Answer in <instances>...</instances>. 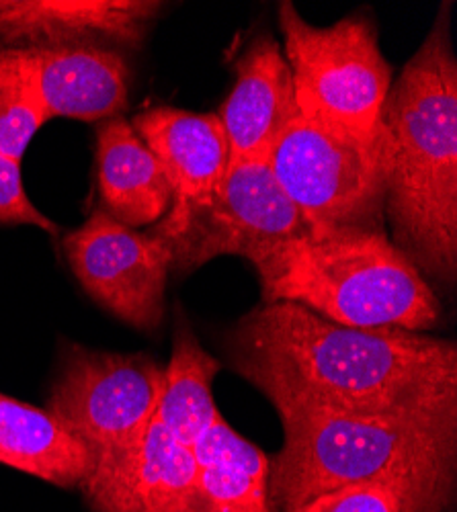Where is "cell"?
Instances as JSON below:
<instances>
[{"label":"cell","mask_w":457,"mask_h":512,"mask_svg":"<svg viewBox=\"0 0 457 512\" xmlns=\"http://www.w3.org/2000/svg\"><path fill=\"white\" fill-rule=\"evenodd\" d=\"M230 367L277 414L394 416L457 410L453 340L351 328L292 302L261 304L228 334Z\"/></svg>","instance_id":"cell-1"},{"label":"cell","mask_w":457,"mask_h":512,"mask_svg":"<svg viewBox=\"0 0 457 512\" xmlns=\"http://www.w3.org/2000/svg\"><path fill=\"white\" fill-rule=\"evenodd\" d=\"M386 138L384 218L392 242L425 277L457 273V60L449 5L402 68L382 109Z\"/></svg>","instance_id":"cell-2"},{"label":"cell","mask_w":457,"mask_h":512,"mask_svg":"<svg viewBox=\"0 0 457 512\" xmlns=\"http://www.w3.org/2000/svg\"><path fill=\"white\" fill-rule=\"evenodd\" d=\"M281 451L271 459L275 512L345 486L392 488L404 512H449L455 498L457 410L345 416L283 414Z\"/></svg>","instance_id":"cell-3"},{"label":"cell","mask_w":457,"mask_h":512,"mask_svg":"<svg viewBox=\"0 0 457 512\" xmlns=\"http://www.w3.org/2000/svg\"><path fill=\"white\" fill-rule=\"evenodd\" d=\"M263 304L292 302L351 328L425 332L439 324L435 291L382 228L316 230L253 252Z\"/></svg>","instance_id":"cell-4"},{"label":"cell","mask_w":457,"mask_h":512,"mask_svg":"<svg viewBox=\"0 0 457 512\" xmlns=\"http://www.w3.org/2000/svg\"><path fill=\"white\" fill-rule=\"evenodd\" d=\"M277 15L300 113L357 140L378 138L392 68L380 50L376 25L349 17L314 27L287 0Z\"/></svg>","instance_id":"cell-5"},{"label":"cell","mask_w":457,"mask_h":512,"mask_svg":"<svg viewBox=\"0 0 457 512\" xmlns=\"http://www.w3.org/2000/svg\"><path fill=\"white\" fill-rule=\"evenodd\" d=\"M384 130L357 140L302 113L285 127L271 168L312 230L382 228L386 187Z\"/></svg>","instance_id":"cell-6"},{"label":"cell","mask_w":457,"mask_h":512,"mask_svg":"<svg viewBox=\"0 0 457 512\" xmlns=\"http://www.w3.org/2000/svg\"><path fill=\"white\" fill-rule=\"evenodd\" d=\"M162 392L164 367L150 355L68 345L46 410L89 449L95 472L142 443Z\"/></svg>","instance_id":"cell-7"},{"label":"cell","mask_w":457,"mask_h":512,"mask_svg":"<svg viewBox=\"0 0 457 512\" xmlns=\"http://www.w3.org/2000/svg\"><path fill=\"white\" fill-rule=\"evenodd\" d=\"M72 273L97 304L119 320L154 332L164 318L166 281L173 269L171 242L142 234L95 209L64 238Z\"/></svg>","instance_id":"cell-8"},{"label":"cell","mask_w":457,"mask_h":512,"mask_svg":"<svg viewBox=\"0 0 457 512\" xmlns=\"http://www.w3.org/2000/svg\"><path fill=\"white\" fill-rule=\"evenodd\" d=\"M312 232L269 160L232 162L210 205L191 216L171 242L173 269L193 271L224 254L248 259L257 250Z\"/></svg>","instance_id":"cell-9"},{"label":"cell","mask_w":457,"mask_h":512,"mask_svg":"<svg viewBox=\"0 0 457 512\" xmlns=\"http://www.w3.org/2000/svg\"><path fill=\"white\" fill-rule=\"evenodd\" d=\"M134 132L158 158L173 205L156 234L173 242L191 216L214 199L228 168V142L216 113L152 107L134 117Z\"/></svg>","instance_id":"cell-10"},{"label":"cell","mask_w":457,"mask_h":512,"mask_svg":"<svg viewBox=\"0 0 457 512\" xmlns=\"http://www.w3.org/2000/svg\"><path fill=\"white\" fill-rule=\"evenodd\" d=\"M199 467L191 447L154 418L142 443L82 484L95 512H197Z\"/></svg>","instance_id":"cell-11"},{"label":"cell","mask_w":457,"mask_h":512,"mask_svg":"<svg viewBox=\"0 0 457 512\" xmlns=\"http://www.w3.org/2000/svg\"><path fill=\"white\" fill-rule=\"evenodd\" d=\"M162 7L150 0H0V41L27 48H136Z\"/></svg>","instance_id":"cell-12"},{"label":"cell","mask_w":457,"mask_h":512,"mask_svg":"<svg viewBox=\"0 0 457 512\" xmlns=\"http://www.w3.org/2000/svg\"><path fill=\"white\" fill-rule=\"evenodd\" d=\"M300 113L292 70L277 41L257 37L236 62V82L216 113L232 162L269 160L285 127Z\"/></svg>","instance_id":"cell-13"},{"label":"cell","mask_w":457,"mask_h":512,"mask_svg":"<svg viewBox=\"0 0 457 512\" xmlns=\"http://www.w3.org/2000/svg\"><path fill=\"white\" fill-rule=\"evenodd\" d=\"M23 52L48 121L111 119L126 107L130 68L117 52L99 46L23 48Z\"/></svg>","instance_id":"cell-14"},{"label":"cell","mask_w":457,"mask_h":512,"mask_svg":"<svg viewBox=\"0 0 457 512\" xmlns=\"http://www.w3.org/2000/svg\"><path fill=\"white\" fill-rule=\"evenodd\" d=\"M97 170L105 211L134 230L156 224L173 205V189L158 158L128 119L111 117L99 127Z\"/></svg>","instance_id":"cell-15"},{"label":"cell","mask_w":457,"mask_h":512,"mask_svg":"<svg viewBox=\"0 0 457 512\" xmlns=\"http://www.w3.org/2000/svg\"><path fill=\"white\" fill-rule=\"evenodd\" d=\"M0 463L44 482L76 488L93 472V457L48 412L0 394Z\"/></svg>","instance_id":"cell-16"},{"label":"cell","mask_w":457,"mask_h":512,"mask_svg":"<svg viewBox=\"0 0 457 512\" xmlns=\"http://www.w3.org/2000/svg\"><path fill=\"white\" fill-rule=\"evenodd\" d=\"M199 467L197 512H275L271 459L220 416L193 447Z\"/></svg>","instance_id":"cell-17"},{"label":"cell","mask_w":457,"mask_h":512,"mask_svg":"<svg viewBox=\"0 0 457 512\" xmlns=\"http://www.w3.org/2000/svg\"><path fill=\"white\" fill-rule=\"evenodd\" d=\"M218 371L220 363L181 322L175 332L171 361L164 367V392L156 418L179 443L191 449L220 418L212 392Z\"/></svg>","instance_id":"cell-18"},{"label":"cell","mask_w":457,"mask_h":512,"mask_svg":"<svg viewBox=\"0 0 457 512\" xmlns=\"http://www.w3.org/2000/svg\"><path fill=\"white\" fill-rule=\"evenodd\" d=\"M46 121L23 48L0 50V154L21 160Z\"/></svg>","instance_id":"cell-19"},{"label":"cell","mask_w":457,"mask_h":512,"mask_svg":"<svg viewBox=\"0 0 457 512\" xmlns=\"http://www.w3.org/2000/svg\"><path fill=\"white\" fill-rule=\"evenodd\" d=\"M292 512H404V506L392 488L359 484L320 494Z\"/></svg>","instance_id":"cell-20"},{"label":"cell","mask_w":457,"mask_h":512,"mask_svg":"<svg viewBox=\"0 0 457 512\" xmlns=\"http://www.w3.org/2000/svg\"><path fill=\"white\" fill-rule=\"evenodd\" d=\"M0 224L35 226L48 234H58V226L31 203L23 187L21 160L5 154H0Z\"/></svg>","instance_id":"cell-21"}]
</instances>
